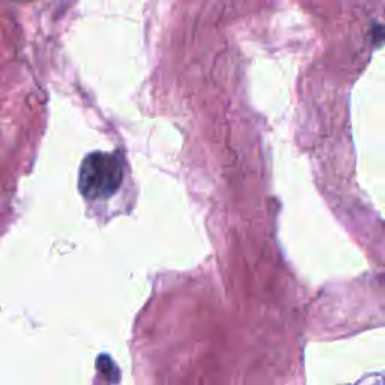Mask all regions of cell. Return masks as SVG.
Returning <instances> with one entry per match:
<instances>
[{
	"instance_id": "6da1fadb",
	"label": "cell",
	"mask_w": 385,
	"mask_h": 385,
	"mask_svg": "<svg viewBox=\"0 0 385 385\" xmlns=\"http://www.w3.org/2000/svg\"><path fill=\"white\" fill-rule=\"evenodd\" d=\"M123 179V163L119 154L92 152L86 155L79 172V190L88 199H108Z\"/></svg>"
},
{
	"instance_id": "7a4b0ae2",
	"label": "cell",
	"mask_w": 385,
	"mask_h": 385,
	"mask_svg": "<svg viewBox=\"0 0 385 385\" xmlns=\"http://www.w3.org/2000/svg\"><path fill=\"white\" fill-rule=\"evenodd\" d=\"M96 367L99 370V374L104 375V378L107 381H110L111 384H116L121 378V372L118 369V366L115 364L113 359H111L108 355L103 354L99 355L96 359Z\"/></svg>"
}]
</instances>
